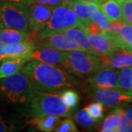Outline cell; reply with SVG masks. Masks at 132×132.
<instances>
[{
	"mask_svg": "<svg viewBox=\"0 0 132 132\" xmlns=\"http://www.w3.org/2000/svg\"><path fill=\"white\" fill-rule=\"evenodd\" d=\"M21 71L27 76L35 93H61L64 90L75 88L79 81L58 66L32 60L27 62Z\"/></svg>",
	"mask_w": 132,
	"mask_h": 132,
	"instance_id": "cell-1",
	"label": "cell"
},
{
	"mask_svg": "<svg viewBox=\"0 0 132 132\" xmlns=\"http://www.w3.org/2000/svg\"><path fill=\"white\" fill-rule=\"evenodd\" d=\"M75 111L66 106L62 101L61 93L37 92L30 101L29 112L34 118L43 116L70 117Z\"/></svg>",
	"mask_w": 132,
	"mask_h": 132,
	"instance_id": "cell-2",
	"label": "cell"
},
{
	"mask_svg": "<svg viewBox=\"0 0 132 132\" xmlns=\"http://www.w3.org/2000/svg\"><path fill=\"white\" fill-rule=\"evenodd\" d=\"M0 93L7 101L15 104H27L35 95L32 83L22 71L0 79Z\"/></svg>",
	"mask_w": 132,
	"mask_h": 132,
	"instance_id": "cell-3",
	"label": "cell"
},
{
	"mask_svg": "<svg viewBox=\"0 0 132 132\" xmlns=\"http://www.w3.org/2000/svg\"><path fill=\"white\" fill-rule=\"evenodd\" d=\"M62 68L71 74L86 77L93 75L103 67L100 57L83 50H75L67 52Z\"/></svg>",
	"mask_w": 132,
	"mask_h": 132,
	"instance_id": "cell-4",
	"label": "cell"
},
{
	"mask_svg": "<svg viewBox=\"0 0 132 132\" xmlns=\"http://www.w3.org/2000/svg\"><path fill=\"white\" fill-rule=\"evenodd\" d=\"M83 26L86 25L81 21L73 10L64 3L53 10L49 20L42 29L38 32V38H43L50 33L61 32L68 29Z\"/></svg>",
	"mask_w": 132,
	"mask_h": 132,
	"instance_id": "cell-5",
	"label": "cell"
},
{
	"mask_svg": "<svg viewBox=\"0 0 132 132\" xmlns=\"http://www.w3.org/2000/svg\"><path fill=\"white\" fill-rule=\"evenodd\" d=\"M0 28H11L30 32L27 5L17 3L0 5Z\"/></svg>",
	"mask_w": 132,
	"mask_h": 132,
	"instance_id": "cell-6",
	"label": "cell"
},
{
	"mask_svg": "<svg viewBox=\"0 0 132 132\" xmlns=\"http://www.w3.org/2000/svg\"><path fill=\"white\" fill-rule=\"evenodd\" d=\"M86 90L92 98L107 108L124 103H132L131 91L122 89L100 88L91 85H87Z\"/></svg>",
	"mask_w": 132,
	"mask_h": 132,
	"instance_id": "cell-7",
	"label": "cell"
},
{
	"mask_svg": "<svg viewBox=\"0 0 132 132\" xmlns=\"http://www.w3.org/2000/svg\"><path fill=\"white\" fill-rule=\"evenodd\" d=\"M38 40L37 46H48L65 52L82 50L73 39L60 32L50 33Z\"/></svg>",
	"mask_w": 132,
	"mask_h": 132,
	"instance_id": "cell-8",
	"label": "cell"
},
{
	"mask_svg": "<svg viewBox=\"0 0 132 132\" xmlns=\"http://www.w3.org/2000/svg\"><path fill=\"white\" fill-rule=\"evenodd\" d=\"M31 32L38 33L49 20L53 8L47 5L32 2L28 5Z\"/></svg>",
	"mask_w": 132,
	"mask_h": 132,
	"instance_id": "cell-9",
	"label": "cell"
},
{
	"mask_svg": "<svg viewBox=\"0 0 132 132\" xmlns=\"http://www.w3.org/2000/svg\"><path fill=\"white\" fill-rule=\"evenodd\" d=\"M88 85H93L100 88L120 89L118 79V71L109 67L102 68L93 75L87 79Z\"/></svg>",
	"mask_w": 132,
	"mask_h": 132,
	"instance_id": "cell-10",
	"label": "cell"
},
{
	"mask_svg": "<svg viewBox=\"0 0 132 132\" xmlns=\"http://www.w3.org/2000/svg\"><path fill=\"white\" fill-rule=\"evenodd\" d=\"M67 52L48 46H37L30 56L29 60H38L52 65L61 67L65 60Z\"/></svg>",
	"mask_w": 132,
	"mask_h": 132,
	"instance_id": "cell-11",
	"label": "cell"
},
{
	"mask_svg": "<svg viewBox=\"0 0 132 132\" xmlns=\"http://www.w3.org/2000/svg\"><path fill=\"white\" fill-rule=\"evenodd\" d=\"M87 35L92 48L101 56L106 55L107 57H111L114 53L121 50L118 44L104 32L97 35L87 33Z\"/></svg>",
	"mask_w": 132,
	"mask_h": 132,
	"instance_id": "cell-12",
	"label": "cell"
},
{
	"mask_svg": "<svg viewBox=\"0 0 132 132\" xmlns=\"http://www.w3.org/2000/svg\"><path fill=\"white\" fill-rule=\"evenodd\" d=\"M29 35V37L22 42L14 44H5V52L6 58L7 57H28L30 56L36 48L35 33Z\"/></svg>",
	"mask_w": 132,
	"mask_h": 132,
	"instance_id": "cell-13",
	"label": "cell"
},
{
	"mask_svg": "<svg viewBox=\"0 0 132 132\" xmlns=\"http://www.w3.org/2000/svg\"><path fill=\"white\" fill-rule=\"evenodd\" d=\"M65 4L73 10L76 16L86 26L92 22L90 19L92 12L99 9V4L87 0H65Z\"/></svg>",
	"mask_w": 132,
	"mask_h": 132,
	"instance_id": "cell-14",
	"label": "cell"
},
{
	"mask_svg": "<svg viewBox=\"0 0 132 132\" xmlns=\"http://www.w3.org/2000/svg\"><path fill=\"white\" fill-rule=\"evenodd\" d=\"M100 57L103 68L109 67L113 69H122L132 66V52L124 49L118 51L111 57L101 55Z\"/></svg>",
	"mask_w": 132,
	"mask_h": 132,
	"instance_id": "cell-15",
	"label": "cell"
},
{
	"mask_svg": "<svg viewBox=\"0 0 132 132\" xmlns=\"http://www.w3.org/2000/svg\"><path fill=\"white\" fill-rule=\"evenodd\" d=\"M60 32L65 34L67 36H68L69 38L73 39L79 46V47L82 50L91 53V54H95L98 57H101V55L98 53H97L92 48L90 40L88 38L87 30L86 26L76 27H73V28L68 29L64 30V31H61Z\"/></svg>",
	"mask_w": 132,
	"mask_h": 132,
	"instance_id": "cell-16",
	"label": "cell"
},
{
	"mask_svg": "<svg viewBox=\"0 0 132 132\" xmlns=\"http://www.w3.org/2000/svg\"><path fill=\"white\" fill-rule=\"evenodd\" d=\"M29 61L28 57H7L0 65V79H3L20 71Z\"/></svg>",
	"mask_w": 132,
	"mask_h": 132,
	"instance_id": "cell-17",
	"label": "cell"
},
{
	"mask_svg": "<svg viewBox=\"0 0 132 132\" xmlns=\"http://www.w3.org/2000/svg\"><path fill=\"white\" fill-rule=\"evenodd\" d=\"M99 9L110 23L114 21H123L121 4L118 0H106L99 5Z\"/></svg>",
	"mask_w": 132,
	"mask_h": 132,
	"instance_id": "cell-18",
	"label": "cell"
},
{
	"mask_svg": "<svg viewBox=\"0 0 132 132\" xmlns=\"http://www.w3.org/2000/svg\"><path fill=\"white\" fill-rule=\"evenodd\" d=\"M29 32L11 28H0V42L14 44L22 42L28 38Z\"/></svg>",
	"mask_w": 132,
	"mask_h": 132,
	"instance_id": "cell-19",
	"label": "cell"
},
{
	"mask_svg": "<svg viewBox=\"0 0 132 132\" xmlns=\"http://www.w3.org/2000/svg\"><path fill=\"white\" fill-rule=\"evenodd\" d=\"M123 106H118L105 118L102 123L100 131L117 132L119 131L120 124V112Z\"/></svg>",
	"mask_w": 132,
	"mask_h": 132,
	"instance_id": "cell-20",
	"label": "cell"
},
{
	"mask_svg": "<svg viewBox=\"0 0 132 132\" xmlns=\"http://www.w3.org/2000/svg\"><path fill=\"white\" fill-rule=\"evenodd\" d=\"M60 122V117L57 116H43L40 118H34L31 121V124L39 131L43 132L54 131L59 123Z\"/></svg>",
	"mask_w": 132,
	"mask_h": 132,
	"instance_id": "cell-21",
	"label": "cell"
},
{
	"mask_svg": "<svg viewBox=\"0 0 132 132\" xmlns=\"http://www.w3.org/2000/svg\"><path fill=\"white\" fill-rule=\"evenodd\" d=\"M74 120L80 126L85 128H93L95 127L99 123L90 116L86 108L77 112L74 116Z\"/></svg>",
	"mask_w": 132,
	"mask_h": 132,
	"instance_id": "cell-22",
	"label": "cell"
},
{
	"mask_svg": "<svg viewBox=\"0 0 132 132\" xmlns=\"http://www.w3.org/2000/svg\"><path fill=\"white\" fill-rule=\"evenodd\" d=\"M118 79L120 89L132 92V66L118 71Z\"/></svg>",
	"mask_w": 132,
	"mask_h": 132,
	"instance_id": "cell-23",
	"label": "cell"
},
{
	"mask_svg": "<svg viewBox=\"0 0 132 132\" xmlns=\"http://www.w3.org/2000/svg\"><path fill=\"white\" fill-rule=\"evenodd\" d=\"M90 19L91 21L97 24L103 32H105L108 30L110 26V22L102 13L100 9L95 10L93 12H92L90 15Z\"/></svg>",
	"mask_w": 132,
	"mask_h": 132,
	"instance_id": "cell-24",
	"label": "cell"
},
{
	"mask_svg": "<svg viewBox=\"0 0 132 132\" xmlns=\"http://www.w3.org/2000/svg\"><path fill=\"white\" fill-rule=\"evenodd\" d=\"M62 101L66 106L71 109H75L79 101V95L75 90L68 89L61 93Z\"/></svg>",
	"mask_w": 132,
	"mask_h": 132,
	"instance_id": "cell-25",
	"label": "cell"
},
{
	"mask_svg": "<svg viewBox=\"0 0 132 132\" xmlns=\"http://www.w3.org/2000/svg\"><path fill=\"white\" fill-rule=\"evenodd\" d=\"M86 109L90 116L96 121L100 122L104 118V106L98 101L89 104Z\"/></svg>",
	"mask_w": 132,
	"mask_h": 132,
	"instance_id": "cell-26",
	"label": "cell"
},
{
	"mask_svg": "<svg viewBox=\"0 0 132 132\" xmlns=\"http://www.w3.org/2000/svg\"><path fill=\"white\" fill-rule=\"evenodd\" d=\"M54 131L56 132H77L79 130L76 126L74 122L71 119H65L60 121Z\"/></svg>",
	"mask_w": 132,
	"mask_h": 132,
	"instance_id": "cell-27",
	"label": "cell"
},
{
	"mask_svg": "<svg viewBox=\"0 0 132 132\" xmlns=\"http://www.w3.org/2000/svg\"><path fill=\"white\" fill-rule=\"evenodd\" d=\"M123 21L132 27V2L121 3Z\"/></svg>",
	"mask_w": 132,
	"mask_h": 132,
	"instance_id": "cell-28",
	"label": "cell"
},
{
	"mask_svg": "<svg viewBox=\"0 0 132 132\" xmlns=\"http://www.w3.org/2000/svg\"><path fill=\"white\" fill-rule=\"evenodd\" d=\"M131 124L128 121V120L126 116V114L124 112V107L122 108L120 112V124L118 131H130Z\"/></svg>",
	"mask_w": 132,
	"mask_h": 132,
	"instance_id": "cell-29",
	"label": "cell"
},
{
	"mask_svg": "<svg viewBox=\"0 0 132 132\" xmlns=\"http://www.w3.org/2000/svg\"><path fill=\"white\" fill-rule=\"evenodd\" d=\"M65 0H33L32 2L47 5L48 7L54 9L55 7L63 5L65 3Z\"/></svg>",
	"mask_w": 132,
	"mask_h": 132,
	"instance_id": "cell-30",
	"label": "cell"
},
{
	"mask_svg": "<svg viewBox=\"0 0 132 132\" xmlns=\"http://www.w3.org/2000/svg\"><path fill=\"white\" fill-rule=\"evenodd\" d=\"M15 130V127L13 123H9L4 118L0 117V132L13 131Z\"/></svg>",
	"mask_w": 132,
	"mask_h": 132,
	"instance_id": "cell-31",
	"label": "cell"
},
{
	"mask_svg": "<svg viewBox=\"0 0 132 132\" xmlns=\"http://www.w3.org/2000/svg\"><path fill=\"white\" fill-rule=\"evenodd\" d=\"M87 33L92 35H97L103 32L98 26L93 22H91L89 25L87 26Z\"/></svg>",
	"mask_w": 132,
	"mask_h": 132,
	"instance_id": "cell-32",
	"label": "cell"
},
{
	"mask_svg": "<svg viewBox=\"0 0 132 132\" xmlns=\"http://www.w3.org/2000/svg\"><path fill=\"white\" fill-rule=\"evenodd\" d=\"M33 2V0H0V5L10 2V3H17V4H23L27 5H30Z\"/></svg>",
	"mask_w": 132,
	"mask_h": 132,
	"instance_id": "cell-33",
	"label": "cell"
},
{
	"mask_svg": "<svg viewBox=\"0 0 132 132\" xmlns=\"http://www.w3.org/2000/svg\"><path fill=\"white\" fill-rule=\"evenodd\" d=\"M124 112H125L126 116L128 120V121L132 125V106L124 107Z\"/></svg>",
	"mask_w": 132,
	"mask_h": 132,
	"instance_id": "cell-34",
	"label": "cell"
},
{
	"mask_svg": "<svg viewBox=\"0 0 132 132\" xmlns=\"http://www.w3.org/2000/svg\"><path fill=\"white\" fill-rule=\"evenodd\" d=\"M5 44L3 43L0 42V62H2L3 60H5L6 58L5 52Z\"/></svg>",
	"mask_w": 132,
	"mask_h": 132,
	"instance_id": "cell-35",
	"label": "cell"
},
{
	"mask_svg": "<svg viewBox=\"0 0 132 132\" xmlns=\"http://www.w3.org/2000/svg\"><path fill=\"white\" fill-rule=\"evenodd\" d=\"M126 51L128 52H132V38L131 39V40L128 42L127 45V47H126Z\"/></svg>",
	"mask_w": 132,
	"mask_h": 132,
	"instance_id": "cell-36",
	"label": "cell"
},
{
	"mask_svg": "<svg viewBox=\"0 0 132 132\" xmlns=\"http://www.w3.org/2000/svg\"><path fill=\"white\" fill-rule=\"evenodd\" d=\"M87 1H89V2H95V3H97V4H101V3H103L105 1H106V0H87Z\"/></svg>",
	"mask_w": 132,
	"mask_h": 132,
	"instance_id": "cell-37",
	"label": "cell"
},
{
	"mask_svg": "<svg viewBox=\"0 0 132 132\" xmlns=\"http://www.w3.org/2000/svg\"><path fill=\"white\" fill-rule=\"evenodd\" d=\"M118 2L121 4V3H124V2H132V0H118Z\"/></svg>",
	"mask_w": 132,
	"mask_h": 132,
	"instance_id": "cell-38",
	"label": "cell"
},
{
	"mask_svg": "<svg viewBox=\"0 0 132 132\" xmlns=\"http://www.w3.org/2000/svg\"><path fill=\"white\" fill-rule=\"evenodd\" d=\"M130 131H132V126H131V130H130Z\"/></svg>",
	"mask_w": 132,
	"mask_h": 132,
	"instance_id": "cell-39",
	"label": "cell"
}]
</instances>
